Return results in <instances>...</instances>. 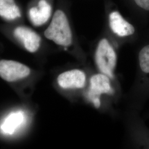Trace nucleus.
<instances>
[{"label": "nucleus", "instance_id": "f03ea898", "mask_svg": "<svg viewBox=\"0 0 149 149\" xmlns=\"http://www.w3.org/2000/svg\"><path fill=\"white\" fill-rule=\"evenodd\" d=\"M97 66L102 74L109 78L114 77L117 64V55L106 39H102L98 43L95 53Z\"/></svg>", "mask_w": 149, "mask_h": 149}, {"label": "nucleus", "instance_id": "f8f14e48", "mask_svg": "<svg viewBox=\"0 0 149 149\" xmlns=\"http://www.w3.org/2000/svg\"><path fill=\"white\" fill-rule=\"evenodd\" d=\"M136 4L146 11H149V0H134Z\"/></svg>", "mask_w": 149, "mask_h": 149}, {"label": "nucleus", "instance_id": "6e6552de", "mask_svg": "<svg viewBox=\"0 0 149 149\" xmlns=\"http://www.w3.org/2000/svg\"><path fill=\"white\" fill-rule=\"evenodd\" d=\"M109 21L111 30L119 37L129 36L135 32L133 26L124 19L117 11H114L110 13Z\"/></svg>", "mask_w": 149, "mask_h": 149}, {"label": "nucleus", "instance_id": "7ed1b4c3", "mask_svg": "<svg viewBox=\"0 0 149 149\" xmlns=\"http://www.w3.org/2000/svg\"><path fill=\"white\" fill-rule=\"evenodd\" d=\"M113 93L114 90L108 76L103 74H98L91 77L88 96L96 108H99L101 106V95H112Z\"/></svg>", "mask_w": 149, "mask_h": 149}, {"label": "nucleus", "instance_id": "1a4fd4ad", "mask_svg": "<svg viewBox=\"0 0 149 149\" xmlns=\"http://www.w3.org/2000/svg\"><path fill=\"white\" fill-rule=\"evenodd\" d=\"M22 17V12L15 0H0V17L7 21H15Z\"/></svg>", "mask_w": 149, "mask_h": 149}, {"label": "nucleus", "instance_id": "9b49d317", "mask_svg": "<svg viewBox=\"0 0 149 149\" xmlns=\"http://www.w3.org/2000/svg\"><path fill=\"white\" fill-rule=\"evenodd\" d=\"M140 66L143 72L149 73V45L143 48L139 54Z\"/></svg>", "mask_w": 149, "mask_h": 149}, {"label": "nucleus", "instance_id": "0eeeda50", "mask_svg": "<svg viewBox=\"0 0 149 149\" xmlns=\"http://www.w3.org/2000/svg\"><path fill=\"white\" fill-rule=\"evenodd\" d=\"M52 8L47 0H40L37 5L31 7L28 12L29 19L36 27L46 23L52 15Z\"/></svg>", "mask_w": 149, "mask_h": 149}, {"label": "nucleus", "instance_id": "9d476101", "mask_svg": "<svg viewBox=\"0 0 149 149\" xmlns=\"http://www.w3.org/2000/svg\"><path fill=\"white\" fill-rule=\"evenodd\" d=\"M23 121V115L22 112H15L10 114L1 126V129L5 134H12L21 125Z\"/></svg>", "mask_w": 149, "mask_h": 149}, {"label": "nucleus", "instance_id": "f257e3e1", "mask_svg": "<svg viewBox=\"0 0 149 149\" xmlns=\"http://www.w3.org/2000/svg\"><path fill=\"white\" fill-rule=\"evenodd\" d=\"M44 36L57 45L69 47L72 43V32L68 18L60 10L55 11L49 27L44 32Z\"/></svg>", "mask_w": 149, "mask_h": 149}, {"label": "nucleus", "instance_id": "423d86ee", "mask_svg": "<svg viewBox=\"0 0 149 149\" xmlns=\"http://www.w3.org/2000/svg\"><path fill=\"white\" fill-rule=\"evenodd\" d=\"M57 81L64 89L82 88L85 86L86 75L81 70H71L59 74Z\"/></svg>", "mask_w": 149, "mask_h": 149}, {"label": "nucleus", "instance_id": "20e7f679", "mask_svg": "<svg viewBox=\"0 0 149 149\" xmlns=\"http://www.w3.org/2000/svg\"><path fill=\"white\" fill-rule=\"evenodd\" d=\"M31 74L30 69L19 62L2 60L0 61V77L12 82L24 79Z\"/></svg>", "mask_w": 149, "mask_h": 149}, {"label": "nucleus", "instance_id": "39448f33", "mask_svg": "<svg viewBox=\"0 0 149 149\" xmlns=\"http://www.w3.org/2000/svg\"><path fill=\"white\" fill-rule=\"evenodd\" d=\"M13 35L24 49L30 53H35L40 48L41 38L29 27L23 26L16 27L13 31Z\"/></svg>", "mask_w": 149, "mask_h": 149}]
</instances>
